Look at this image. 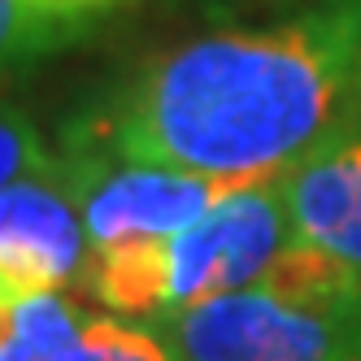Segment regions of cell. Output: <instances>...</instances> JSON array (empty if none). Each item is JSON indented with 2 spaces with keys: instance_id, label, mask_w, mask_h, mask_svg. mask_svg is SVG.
Wrapping results in <instances>:
<instances>
[{
  "instance_id": "6da1fadb",
  "label": "cell",
  "mask_w": 361,
  "mask_h": 361,
  "mask_svg": "<svg viewBox=\"0 0 361 361\" xmlns=\"http://www.w3.org/2000/svg\"><path fill=\"white\" fill-rule=\"evenodd\" d=\"M361 105V0H309L262 27H226L148 57L70 126L135 161L226 183L288 174Z\"/></svg>"
},
{
  "instance_id": "7a4b0ae2",
  "label": "cell",
  "mask_w": 361,
  "mask_h": 361,
  "mask_svg": "<svg viewBox=\"0 0 361 361\" xmlns=\"http://www.w3.org/2000/svg\"><path fill=\"white\" fill-rule=\"evenodd\" d=\"M148 326L174 361H361V283L331 257L288 244L257 283Z\"/></svg>"
},
{
  "instance_id": "3957f363",
  "label": "cell",
  "mask_w": 361,
  "mask_h": 361,
  "mask_svg": "<svg viewBox=\"0 0 361 361\" xmlns=\"http://www.w3.org/2000/svg\"><path fill=\"white\" fill-rule=\"evenodd\" d=\"M288 244L292 222L283 183L262 178L222 196L209 214L166 240L92 252L83 288L114 314L152 322L196 300L248 288L279 262Z\"/></svg>"
},
{
  "instance_id": "277c9868",
  "label": "cell",
  "mask_w": 361,
  "mask_h": 361,
  "mask_svg": "<svg viewBox=\"0 0 361 361\" xmlns=\"http://www.w3.org/2000/svg\"><path fill=\"white\" fill-rule=\"evenodd\" d=\"M61 170L74 200H79L92 252L140 240H166L174 231L192 226L200 214H209L222 196L244 188L209 174L135 161L96 144H66Z\"/></svg>"
},
{
  "instance_id": "5b68a950",
  "label": "cell",
  "mask_w": 361,
  "mask_h": 361,
  "mask_svg": "<svg viewBox=\"0 0 361 361\" xmlns=\"http://www.w3.org/2000/svg\"><path fill=\"white\" fill-rule=\"evenodd\" d=\"M292 244L314 248L361 283V105L279 174Z\"/></svg>"
},
{
  "instance_id": "8992f818",
  "label": "cell",
  "mask_w": 361,
  "mask_h": 361,
  "mask_svg": "<svg viewBox=\"0 0 361 361\" xmlns=\"http://www.w3.org/2000/svg\"><path fill=\"white\" fill-rule=\"evenodd\" d=\"M87 262L92 244L61 166L0 188V274L61 292L83 283Z\"/></svg>"
},
{
  "instance_id": "52a82bcc",
  "label": "cell",
  "mask_w": 361,
  "mask_h": 361,
  "mask_svg": "<svg viewBox=\"0 0 361 361\" xmlns=\"http://www.w3.org/2000/svg\"><path fill=\"white\" fill-rule=\"evenodd\" d=\"M83 314L57 288H31L0 274V361H79Z\"/></svg>"
},
{
  "instance_id": "ba28073f",
  "label": "cell",
  "mask_w": 361,
  "mask_h": 361,
  "mask_svg": "<svg viewBox=\"0 0 361 361\" xmlns=\"http://www.w3.org/2000/svg\"><path fill=\"white\" fill-rule=\"evenodd\" d=\"M83 35L87 27L48 13L35 0H0V79L31 70L35 61L61 53Z\"/></svg>"
},
{
  "instance_id": "9c48e42d",
  "label": "cell",
  "mask_w": 361,
  "mask_h": 361,
  "mask_svg": "<svg viewBox=\"0 0 361 361\" xmlns=\"http://www.w3.org/2000/svg\"><path fill=\"white\" fill-rule=\"evenodd\" d=\"M61 166V152L48 148L39 126L9 105H0V188L18 183L31 174H48Z\"/></svg>"
},
{
  "instance_id": "30bf717a",
  "label": "cell",
  "mask_w": 361,
  "mask_h": 361,
  "mask_svg": "<svg viewBox=\"0 0 361 361\" xmlns=\"http://www.w3.org/2000/svg\"><path fill=\"white\" fill-rule=\"evenodd\" d=\"M79 361H174V353L166 348V340L152 326L92 318L83 331Z\"/></svg>"
},
{
  "instance_id": "8fae6325",
  "label": "cell",
  "mask_w": 361,
  "mask_h": 361,
  "mask_svg": "<svg viewBox=\"0 0 361 361\" xmlns=\"http://www.w3.org/2000/svg\"><path fill=\"white\" fill-rule=\"evenodd\" d=\"M35 5H44L48 13H57L66 22H79V27H92V18L118 9L122 0H35Z\"/></svg>"
}]
</instances>
